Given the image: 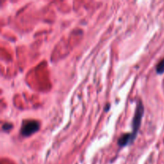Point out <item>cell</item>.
Wrapping results in <instances>:
<instances>
[{
	"label": "cell",
	"mask_w": 164,
	"mask_h": 164,
	"mask_svg": "<svg viewBox=\"0 0 164 164\" xmlns=\"http://www.w3.org/2000/svg\"><path fill=\"white\" fill-rule=\"evenodd\" d=\"M143 113H144V107H143L142 101H140L137 104L136 110H135V116L133 118V131L130 133L132 142L136 138L137 133H138L140 125H141V120H142Z\"/></svg>",
	"instance_id": "6da1fadb"
},
{
	"label": "cell",
	"mask_w": 164,
	"mask_h": 164,
	"mask_svg": "<svg viewBox=\"0 0 164 164\" xmlns=\"http://www.w3.org/2000/svg\"><path fill=\"white\" fill-rule=\"evenodd\" d=\"M39 130V123L37 121H26L23 122L21 129V135L22 136H31Z\"/></svg>",
	"instance_id": "7a4b0ae2"
},
{
	"label": "cell",
	"mask_w": 164,
	"mask_h": 164,
	"mask_svg": "<svg viewBox=\"0 0 164 164\" xmlns=\"http://www.w3.org/2000/svg\"><path fill=\"white\" fill-rule=\"evenodd\" d=\"M156 72L157 74H163L164 73V59H163L156 66Z\"/></svg>",
	"instance_id": "3957f363"
},
{
	"label": "cell",
	"mask_w": 164,
	"mask_h": 164,
	"mask_svg": "<svg viewBox=\"0 0 164 164\" xmlns=\"http://www.w3.org/2000/svg\"><path fill=\"white\" fill-rule=\"evenodd\" d=\"M13 127V125L12 124H11V123H5V124H3V130H11V128Z\"/></svg>",
	"instance_id": "277c9868"
}]
</instances>
